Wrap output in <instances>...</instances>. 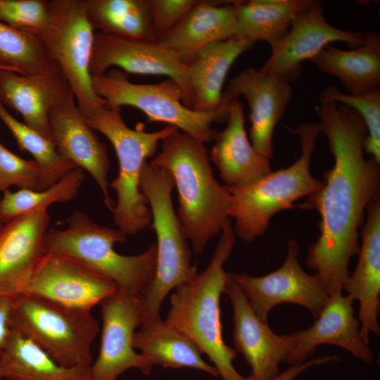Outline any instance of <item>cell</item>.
I'll return each mask as SVG.
<instances>
[{
  "label": "cell",
  "mask_w": 380,
  "mask_h": 380,
  "mask_svg": "<svg viewBox=\"0 0 380 380\" xmlns=\"http://www.w3.org/2000/svg\"><path fill=\"white\" fill-rule=\"evenodd\" d=\"M233 308V339L251 369V380H270L280 372L292 347L291 334L278 335L261 320L251 306L232 273H227L225 292Z\"/></svg>",
  "instance_id": "e0dca14e"
},
{
  "label": "cell",
  "mask_w": 380,
  "mask_h": 380,
  "mask_svg": "<svg viewBox=\"0 0 380 380\" xmlns=\"http://www.w3.org/2000/svg\"><path fill=\"white\" fill-rule=\"evenodd\" d=\"M11 298L0 293V347L4 348L12 330L10 327Z\"/></svg>",
  "instance_id": "f35d334b"
},
{
  "label": "cell",
  "mask_w": 380,
  "mask_h": 380,
  "mask_svg": "<svg viewBox=\"0 0 380 380\" xmlns=\"http://www.w3.org/2000/svg\"><path fill=\"white\" fill-rule=\"evenodd\" d=\"M300 139L301 154L286 168L272 171L258 181L243 186H226L229 196V218L239 239L250 242L262 236L271 218L293 208L298 199L308 197L323 185L310 173V163L317 138L318 123L303 122L293 131Z\"/></svg>",
  "instance_id": "5b68a950"
},
{
  "label": "cell",
  "mask_w": 380,
  "mask_h": 380,
  "mask_svg": "<svg viewBox=\"0 0 380 380\" xmlns=\"http://www.w3.org/2000/svg\"><path fill=\"white\" fill-rule=\"evenodd\" d=\"M0 120L15 139L20 151L30 153L39 164L46 189L77 167L58 152L51 140L15 118L1 101Z\"/></svg>",
  "instance_id": "d6a6232c"
},
{
  "label": "cell",
  "mask_w": 380,
  "mask_h": 380,
  "mask_svg": "<svg viewBox=\"0 0 380 380\" xmlns=\"http://www.w3.org/2000/svg\"><path fill=\"white\" fill-rule=\"evenodd\" d=\"M319 101L320 103L345 105L362 118L368 132L363 141V149L380 163V89L361 94H350L330 86L321 92Z\"/></svg>",
  "instance_id": "836d02e7"
},
{
  "label": "cell",
  "mask_w": 380,
  "mask_h": 380,
  "mask_svg": "<svg viewBox=\"0 0 380 380\" xmlns=\"http://www.w3.org/2000/svg\"><path fill=\"white\" fill-rule=\"evenodd\" d=\"M48 208H39L0 226V293L9 296L30 274L45 253Z\"/></svg>",
  "instance_id": "44dd1931"
},
{
  "label": "cell",
  "mask_w": 380,
  "mask_h": 380,
  "mask_svg": "<svg viewBox=\"0 0 380 380\" xmlns=\"http://www.w3.org/2000/svg\"><path fill=\"white\" fill-rule=\"evenodd\" d=\"M0 69H2V68H0Z\"/></svg>",
  "instance_id": "b9f144b4"
},
{
  "label": "cell",
  "mask_w": 380,
  "mask_h": 380,
  "mask_svg": "<svg viewBox=\"0 0 380 380\" xmlns=\"http://www.w3.org/2000/svg\"><path fill=\"white\" fill-rule=\"evenodd\" d=\"M353 300L343 293L331 297L311 327L291 334L292 347L286 362H303L322 344L339 346L363 362H371L374 353L360 333Z\"/></svg>",
  "instance_id": "d6986e66"
},
{
  "label": "cell",
  "mask_w": 380,
  "mask_h": 380,
  "mask_svg": "<svg viewBox=\"0 0 380 380\" xmlns=\"http://www.w3.org/2000/svg\"><path fill=\"white\" fill-rule=\"evenodd\" d=\"M127 235L119 229L101 225L81 211L74 212L64 229L49 228L44 239L46 252L75 260L112 281L118 290L142 295L153 281L157 267V248L153 243L142 253H118L115 244Z\"/></svg>",
  "instance_id": "277c9868"
},
{
  "label": "cell",
  "mask_w": 380,
  "mask_h": 380,
  "mask_svg": "<svg viewBox=\"0 0 380 380\" xmlns=\"http://www.w3.org/2000/svg\"><path fill=\"white\" fill-rule=\"evenodd\" d=\"M243 96L250 107V139L255 149L270 159L272 137L291 99L292 87L286 80L249 67L233 77L226 91Z\"/></svg>",
  "instance_id": "ac0fdd59"
},
{
  "label": "cell",
  "mask_w": 380,
  "mask_h": 380,
  "mask_svg": "<svg viewBox=\"0 0 380 380\" xmlns=\"http://www.w3.org/2000/svg\"><path fill=\"white\" fill-rule=\"evenodd\" d=\"M364 34L330 25L322 4L313 0L294 18L286 34L270 45V56L260 70L289 82L299 77L304 61H311L331 43L341 42L356 48L363 44Z\"/></svg>",
  "instance_id": "9a60e30c"
},
{
  "label": "cell",
  "mask_w": 380,
  "mask_h": 380,
  "mask_svg": "<svg viewBox=\"0 0 380 380\" xmlns=\"http://www.w3.org/2000/svg\"><path fill=\"white\" fill-rule=\"evenodd\" d=\"M0 68L23 75L61 70L39 39L1 21Z\"/></svg>",
  "instance_id": "4dcf8cb0"
},
{
  "label": "cell",
  "mask_w": 380,
  "mask_h": 380,
  "mask_svg": "<svg viewBox=\"0 0 380 380\" xmlns=\"http://www.w3.org/2000/svg\"><path fill=\"white\" fill-rule=\"evenodd\" d=\"M313 0H251L234 4L236 36L270 45L288 32L294 18Z\"/></svg>",
  "instance_id": "f1b7e54d"
},
{
  "label": "cell",
  "mask_w": 380,
  "mask_h": 380,
  "mask_svg": "<svg viewBox=\"0 0 380 380\" xmlns=\"http://www.w3.org/2000/svg\"><path fill=\"white\" fill-rule=\"evenodd\" d=\"M236 239L229 220L221 232L208 267L192 280L174 289L165 320L208 357L222 380H251L234 368L233 361L238 352L225 344L222 334L220 300L225 292L227 278L224 265Z\"/></svg>",
  "instance_id": "3957f363"
},
{
  "label": "cell",
  "mask_w": 380,
  "mask_h": 380,
  "mask_svg": "<svg viewBox=\"0 0 380 380\" xmlns=\"http://www.w3.org/2000/svg\"><path fill=\"white\" fill-rule=\"evenodd\" d=\"M49 6L50 23L40 41L57 63L85 117L105 103L93 89L89 70L94 30L83 0H50Z\"/></svg>",
  "instance_id": "30bf717a"
},
{
  "label": "cell",
  "mask_w": 380,
  "mask_h": 380,
  "mask_svg": "<svg viewBox=\"0 0 380 380\" xmlns=\"http://www.w3.org/2000/svg\"><path fill=\"white\" fill-rule=\"evenodd\" d=\"M161 142V151L148 161L172 175L178 192V220L198 255L230 220V196L213 175L205 143L179 129Z\"/></svg>",
  "instance_id": "7a4b0ae2"
},
{
  "label": "cell",
  "mask_w": 380,
  "mask_h": 380,
  "mask_svg": "<svg viewBox=\"0 0 380 380\" xmlns=\"http://www.w3.org/2000/svg\"><path fill=\"white\" fill-rule=\"evenodd\" d=\"M198 1L184 18L158 42L189 64L208 45L236 34L234 4Z\"/></svg>",
  "instance_id": "cb8c5ba5"
},
{
  "label": "cell",
  "mask_w": 380,
  "mask_h": 380,
  "mask_svg": "<svg viewBox=\"0 0 380 380\" xmlns=\"http://www.w3.org/2000/svg\"><path fill=\"white\" fill-rule=\"evenodd\" d=\"M142 295L118 290L101 303L102 330L96 360L90 365V380H118L130 369L144 375L152 364L135 351L133 336L142 324Z\"/></svg>",
  "instance_id": "4fadbf2b"
},
{
  "label": "cell",
  "mask_w": 380,
  "mask_h": 380,
  "mask_svg": "<svg viewBox=\"0 0 380 380\" xmlns=\"http://www.w3.org/2000/svg\"><path fill=\"white\" fill-rule=\"evenodd\" d=\"M91 80L95 93L108 106L134 107L146 115L148 122L167 123L203 143L214 141L217 131L213 125L226 122L228 118L227 92L217 109L198 112L184 104L180 87L170 78L155 84H137L126 72L113 68L91 76Z\"/></svg>",
  "instance_id": "ba28073f"
},
{
  "label": "cell",
  "mask_w": 380,
  "mask_h": 380,
  "mask_svg": "<svg viewBox=\"0 0 380 380\" xmlns=\"http://www.w3.org/2000/svg\"><path fill=\"white\" fill-rule=\"evenodd\" d=\"M117 289L112 281L81 262L45 251L28 277L9 296H32L91 311Z\"/></svg>",
  "instance_id": "8fae6325"
},
{
  "label": "cell",
  "mask_w": 380,
  "mask_h": 380,
  "mask_svg": "<svg viewBox=\"0 0 380 380\" xmlns=\"http://www.w3.org/2000/svg\"><path fill=\"white\" fill-rule=\"evenodd\" d=\"M113 67L126 73L168 77L180 87L184 104L193 110L194 95L187 65L158 41L95 33L89 67L91 76L102 75Z\"/></svg>",
  "instance_id": "5bb4252c"
},
{
  "label": "cell",
  "mask_w": 380,
  "mask_h": 380,
  "mask_svg": "<svg viewBox=\"0 0 380 380\" xmlns=\"http://www.w3.org/2000/svg\"><path fill=\"white\" fill-rule=\"evenodd\" d=\"M158 41L175 27L198 0H147Z\"/></svg>",
  "instance_id": "8d00e7d4"
},
{
  "label": "cell",
  "mask_w": 380,
  "mask_h": 380,
  "mask_svg": "<svg viewBox=\"0 0 380 380\" xmlns=\"http://www.w3.org/2000/svg\"><path fill=\"white\" fill-rule=\"evenodd\" d=\"M93 29L118 37L158 41L147 0H83Z\"/></svg>",
  "instance_id": "f546056e"
},
{
  "label": "cell",
  "mask_w": 380,
  "mask_h": 380,
  "mask_svg": "<svg viewBox=\"0 0 380 380\" xmlns=\"http://www.w3.org/2000/svg\"><path fill=\"white\" fill-rule=\"evenodd\" d=\"M253 44L251 41L235 35L208 45L187 64L194 95L193 110L211 112L220 107L223 84L230 68Z\"/></svg>",
  "instance_id": "d4e9b609"
},
{
  "label": "cell",
  "mask_w": 380,
  "mask_h": 380,
  "mask_svg": "<svg viewBox=\"0 0 380 380\" xmlns=\"http://www.w3.org/2000/svg\"><path fill=\"white\" fill-rule=\"evenodd\" d=\"M229 95L227 125L217 132L209 156L219 170L224 186H243L258 181L272 170L270 158L258 152L248 139L243 103L238 97Z\"/></svg>",
  "instance_id": "603a6c76"
},
{
  "label": "cell",
  "mask_w": 380,
  "mask_h": 380,
  "mask_svg": "<svg viewBox=\"0 0 380 380\" xmlns=\"http://www.w3.org/2000/svg\"><path fill=\"white\" fill-rule=\"evenodd\" d=\"M84 179V170L76 167L56 184L43 190L19 189L6 190L0 200V224L39 208L72 200Z\"/></svg>",
  "instance_id": "1f68e13d"
},
{
  "label": "cell",
  "mask_w": 380,
  "mask_h": 380,
  "mask_svg": "<svg viewBox=\"0 0 380 380\" xmlns=\"http://www.w3.org/2000/svg\"><path fill=\"white\" fill-rule=\"evenodd\" d=\"M49 131L58 152L92 177L104 204L113 213L115 203L108 191L110 160L108 149L80 110L73 94L51 110Z\"/></svg>",
  "instance_id": "2e32d148"
},
{
  "label": "cell",
  "mask_w": 380,
  "mask_h": 380,
  "mask_svg": "<svg viewBox=\"0 0 380 380\" xmlns=\"http://www.w3.org/2000/svg\"><path fill=\"white\" fill-rule=\"evenodd\" d=\"M2 348L0 347V380H4L1 372Z\"/></svg>",
  "instance_id": "ab89813d"
},
{
  "label": "cell",
  "mask_w": 380,
  "mask_h": 380,
  "mask_svg": "<svg viewBox=\"0 0 380 380\" xmlns=\"http://www.w3.org/2000/svg\"><path fill=\"white\" fill-rule=\"evenodd\" d=\"M0 200H1V196H0ZM1 224H0V226H1Z\"/></svg>",
  "instance_id": "60d3db41"
},
{
  "label": "cell",
  "mask_w": 380,
  "mask_h": 380,
  "mask_svg": "<svg viewBox=\"0 0 380 380\" xmlns=\"http://www.w3.org/2000/svg\"><path fill=\"white\" fill-rule=\"evenodd\" d=\"M366 212L357 263L346 279L343 290L359 303L360 331L368 342L369 334H380V197L370 203Z\"/></svg>",
  "instance_id": "7402d4cb"
},
{
  "label": "cell",
  "mask_w": 380,
  "mask_h": 380,
  "mask_svg": "<svg viewBox=\"0 0 380 380\" xmlns=\"http://www.w3.org/2000/svg\"><path fill=\"white\" fill-rule=\"evenodd\" d=\"M13 186L32 190L46 189L39 164L34 159L20 158L0 142V192Z\"/></svg>",
  "instance_id": "d590c367"
},
{
  "label": "cell",
  "mask_w": 380,
  "mask_h": 380,
  "mask_svg": "<svg viewBox=\"0 0 380 380\" xmlns=\"http://www.w3.org/2000/svg\"><path fill=\"white\" fill-rule=\"evenodd\" d=\"M300 253L298 242L289 239L285 260L277 270L259 277L232 273L261 320L267 322L274 306L287 303L305 307L316 319L331 298L318 275L303 270Z\"/></svg>",
  "instance_id": "7c38bea8"
},
{
  "label": "cell",
  "mask_w": 380,
  "mask_h": 380,
  "mask_svg": "<svg viewBox=\"0 0 380 380\" xmlns=\"http://www.w3.org/2000/svg\"><path fill=\"white\" fill-rule=\"evenodd\" d=\"M50 20L49 1L0 0V21L39 40Z\"/></svg>",
  "instance_id": "e575fe53"
},
{
  "label": "cell",
  "mask_w": 380,
  "mask_h": 380,
  "mask_svg": "<svg viewBox=\"0 0 380 380\" xmlns=\"http://www.w3.org/2000/svg\"><path fill=\"white\" fill-rule=\"evenodd\" d=\"M10 327L68 367L90 366L91 345L99 332L91 311L27 295L10 296Z\"/></svg>",
  "instance_id": "9c48e42d"
},
{
  "label": "cell",
  "mask_w": 380,
  "mask_h": 380,
  "mask_svg": "<svg viewBox=\"0 0 380 380\" xmlns=\"http://www.w3.org/2000/svg\"><path fill=\"white\" fill-rule=\"evenodd\" d=\"M133 346L153 366L192 368L219 376L217 369L203 359L198 348L160 317L141 325L134 334Z\"/></svg>",
  "instance_id": "4316f807"
},
{
  "label": "cell",
  "mask_w": 380,
  "mask_h": 380,
  "mask_svg": "<svg viewBox=\"0 0 380 380\" xmlns=\"http://www.w3.org/2000/svg\"><path fill=\"white\" fill-rule=\"evenodd\" d=\"M95 131L111 143L119 165L118 176L109 184L117 195L113 218L117 228L133 236L151 224V212L139 189L141 169L156 153L158 144L178 129L172 125L158 131H145L142 123L129 127L121 114V108L109 107L106 103L85 116Z\"/></svg>",
  "instance_id": "8992f818"
},
{
  "label": "cell",
  "mask_w": 380,
  "mask_h": 380,
  "mask_svg": "<svg viewBox=\"0 0 380 380\" xmlns=\"http://www.w3.org/2000/svg\"><path fill=\"white\" fill-rule=\"evenodd\" d=\"M338 360V357L336 355H328L291 365L286 370L280 372L277 376L270 380H294L302 372L313 366L329 363Z\"/></svg>",
  "instance_id": "74e56055"
},
{
  "label": "cell",
  "mask_w": 380,
  "mask_h": 380,
  "mask_svg": "<svg viewBox=\"0 0 380 380\" xmlns=\"http://www.w3.org/2000/svg\"><path fill=\"white\" fill-rule=\"evenodd\" d=\"M72 94L61 70L23 75L0 69L1 103L20 113L25 124L47 139L51 110Z\"/></svg>",
  "instance_id": "ffe728a7"
},
{
  "label": "cell",
  "mask_w": 380,
  "mask_h": 380,
  "mask_svg": "<svg viewBox=\"0 0 380 380\" xmlns=\"http://www.w3.org/2000/svg\"><path fill=\"white\" fill-rule=\"evenodd\" d=\"M315 110L334 163L324 172L322 187L303 204L320 217V234L308 247L306 264L331 298L342 294L350 260L360 249L365 212L379 197V163L364 157L367 127L355 110L331 102L316 105Z\"/></svg>",
  "instance_id": "6da1fadb"
},
{
  "label": "cell",
  "mask_w": 380,
  "mask_h": 380,
  "mask_svg": "<svg viewBox=\"0 0 380 380\" xmlns=\"http://www.w3.org/2000/svg\"><path fill=\"white\" fill-rule=\"evenodd\" d=\"M311 61L319 71L338 79L348 94H361L379 89V33L365 34L363 44L355 49L328 45Z\"/></svg>",
  "instance_id": "484cf974"
},
{
  "label": "cell",
  "mask_w": 380,
  "mask_h": 380,
  "mask_svg": "<svg viewBox=\"0 0 380 380\" xmlns=\"http://www.w3.org/2000/svg\"><path fill=\"white\" fill-rule=\"evenodd\" d=\"M1 372L7 380H90V366H62L13 330L2 348Z\"/></svg>",
  "instance_id": "83f0119b"
},
{
  "label": "cell",
  "mask_w": 380,
  "mask_h": 380,
  "mask_svg": "<svg viewBox=\"0 0 380 380\" xmlns=\"http://www.w3.org/2000/svg\"><path fill=\"white\" fill-rule=\"evenodd\" d=\"M174 187L169 172L151 165L148 160L144 163L139 189L151 212V227L157 240V267L153 281L142 294V324L160 317V309L166 296L192 280L197 274L191 263L188 240L173 208Z\"/></svg>",
  "instance_id": "52a82bcc"
}]
</instances>
